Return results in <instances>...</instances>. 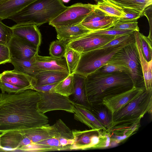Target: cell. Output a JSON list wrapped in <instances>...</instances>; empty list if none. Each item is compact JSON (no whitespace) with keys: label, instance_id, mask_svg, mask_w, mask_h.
Listing matches in <instances>:
<instances>
[{"label":"cell","instance_id":"6da1fadb","mask_svg":"<svg viewBox=\"0 0 152 152\" xmlns=\"http://www.w3.org/2000/svg\"><path fill=\"white\" fill-rule=\"evenodd\" d=\"M38 92L28 89L16 93H0V137L5 132L22 134L49 125L48 118L37 110Z\"/></svg>","mask_w":152,"mask_h":152},{"label":"cell","instance_id":"7a4b0ae2","mask_svg":"<svg viewBox=\"0 0 152 152\" xmlns=\"http://www.w3.org/2000/svg\"><path fill=\"white\" fill-rule=\"evenodd\" d=\"M133 86L129 75L126 72L104 73L96 71L86 77L85 95L90 106L102 103L104 98L124 92Z\"/></svg>","mask_w":152,"mask_h":152},{"label":"cell","instance_id":"3957f363","mask_svg":"<svg viewBox=\"0 0 152 152\" xmlns=\"http://www.w3.org/2000/svg\"><path fill=\"white\" fill-rule=\"evenodd\" d=\"M67 7L62 0H36L8 19L14 21L15 26H40L49 23Z\"/></svg>","mask_w":152,"mask_h":152},{"label":"cell","instance_id":"277c9868","mask_svg":"<svg viewBox=\"0 0 152 152\" xmlns=\"http://www.w3.org/2000/svg\"><path fill=\"white\" fill-rule=\"evenodd\" d=\"M152 112V91L147 92L145 90L136 98L112 115L110 129L120 123L141 120L147 113L151 115Z\"/></svg>","mask_w":152,"mask_h":152},{"label":"cell","instance_id":"5b68a950","mask_svg":"<svg viewBox=\"0 0 152 152\" xmlns=\"http://www.w3.org/2000/svg\"><path fill=\"white\" fill-rule=\"evenodd\" d=\"M128 44L122 45L111 48L94 49L81 53L74 73L86 77L108 63L117 52Z\"/></svg>","mask_w":152,"mask_h":152},{"label":"cell","instance_id":"8992f818","mask_svg":"<svg viewBox=\"0 0 152 152\" xmlns=\"http://www.w3.org/2000/svg\"><path fill=\"white\" fill-rule=\"evenodd\" d=\"M108 63L120 64L127 68L134 86L139 87V85L143 82L144 83L135 42L123 47L114 56Z\"/></svg>","mask_w":152,"mask_h":152},{"label":"cell","instance_id":"52a82bcc","mask_svg":"<svg viewBox=\"0 0 152 152\" xmlns=\"http://www.w3.org/2000/svg\"><path fill=\"white\" fill-rule=\"evenodd\" d=\"M74 142L72 150L101 149L110 147L109 132L101 129L72 130Z\"/></svg>","mask_w":152,"mask_h":152},{"label":"cell","instance_id":"ba28073f","mask_svg":"<svg viewBox=\"0 0 152 152\" xmlns=\"http://www.w3.org/2000/svg\"><path fill=\"white\" fill-rule=\"evenodd\" d=\"M58 130L53 137L34 144L36 152H44L70 150L74 143L72 130L61 119L54 124Z\"/></svg>","mask_w":152,"mask_h":152},{"label":"cell","instance_id":"9c48e42d","mask_svg":"<svg viewBox=\"0 0 152 152\" xmlns=\"http://www.w3.org/2000/svg\"><path fill=\"white\" fill-rule=\"evenodd\" d=\"M94 4L77 3L67 8L49 22L53 27L68 26L80 23L95 9Z\"/></svg>","mask_w":152,"mask_h":152},{"label":"cell","instance_id":"30bf717a","mask_svg":"<svg viewBox=\"0 0 152 152\" xmlns=\"http://www.w3.org/2000/svg\"><path fill=\"white\" fill-rule=\"evenodd\" d=\"M40 99L37 104L39 111L44 114L55 110H62L74 113V103L69 97L54 91L38 92Z\"/></svg>","mask_w":152,"mask_h":152},{"label":"cell","instance_id":"8fae6325","mask_svg":"<svg viewBox=\"0 0 152 152\" xmlns=\"http://www.w3.org/2000/svg\"><path fill=\"white\" fill-rule=\"evenodd\" d=\"M118 36L94 34L90 31L70 42L67 45L81 54L106 44Z\"/></svg>","mask_w":152,"mask_h":152},{"label":"cell","instance_id":"7c38bea8","mask_svg":"<svg viewBox=\"0 0 152 152\" xmlns=\"http://www.w3.org/2000/svg\"><path fill=\"white\" fill-rule=\"evenodd\" d=\"M11 58L25 60L38 54L39 48L26 40L13 35L7 44Z\"/></svg>","mask_w":152,"mask_h":152},{"label":"cell","instance_id":"4fadbf2b","mask_svg":"<svg viewBox=\"0 0 152 152\" xmlns=\"http://www.w3.org/2000/svg\"><path fill=\"white\" fill-rule=\"evenodd\" d=\"M145 90L143 87L133 86L131 89L111 97L104 98L102 103L112 115L141 94Z\"/></svg>","mask_w":152,"mask_h":152},{"label":"cell","instance_id":"5bb4252c","mask_svg":"<svg viewBox=\"0 0 152 152\" xmlns=\"http://www.w3.org/2000/svg\"><path fill=\"white\" fill-rule=\"evenodd\" d=\"M140 121L120 123L107 130L110 138V147L116 146L136 133L140 126Z\"/></svg>","mask_w":152,"mask_h":152},{"label":"cell","instance_id":"9a60e30c","mask_svg":"<svg viewBox=\"0 0 152 152\" xmlns=\"http://www.w3.org/2000/svg\"><path fill=\"white\" fill-rule=\"evenodd\" d=\"M34 64L38 70L66 72L69 73L65 58H58L51 56H45L36 54Z\"/></svg>","mask_w":152,"mask_h":152},{"label":"cell","instance_id":"2e32d148","mask_svg":"<svg viewBox=\"0 0 152 152\" xmlns=\"http://www.w3.org/2000/svg\"><path fill=\"white\" fill-rule=\"evenodd\" d=\"M10 27L13 35L23 38L39 48L42 36L37 25L28 24L18 26L14 25Z\"/></svg>","mask_w":152,"mask_h":152},{"label":"cell","instance_id":"e0dca14e","mask_svg":"<svg viewBox=\"0 0 152 152\" xmlns=\"http://www.w3.org/2000/svg\"><path fill=\"white\" fill-rule=\"evenodd\" d=\"M54 28L57 33L58 40L66 44L92 31L80 23L74 26H56Z\"/></svg>","mask_w":152,"mask_h":152},{"label":"cell","instance_id":"ac0fdd59","mask_svg":"<svg viewBox=\"0 0 152 152\" xmlns=\"http://www.w3.org/2000/svg\"><path fill=\"white\" fill-rule=\"evenodd\" d=\"M69 74V73L64 72L39 69L37 73L32 77V87L57 83Z\"/></svg>","mask_w":152,"mask_h":152},{"label":"cell","instance_id":"d6986e66","mask_svg":"<svg viewBox=\"0 0 152 152\" xmlns=\"http://www.w3.org/2000/svg\"><path fill=\"white\" fill-rule=\"evenodd\" d=\"M73 113L75 120L84 124L90 129L107 130L86 107L74 103Z\"/></svg>","mask_w":152,"mask_h":152},{"label":"cell","instance_id":"ffe728a7","mask_svg":"<svg viewBox=\"0 0 152 152\" xmlns=\"http://www.w3.org/2000/svg\"><path fill=\"white\" fill-rule=\"evenodd\" d=\"M139 31H134L135 44L138 52L146 91H152V59L147 61L144 57L141 49Z\"/></svg>","mask_w":152,"mask_h":152},{"label":"cell","instance_id":"44dd1931","mask_svg":"<svg viewBox=\"0 0 152 152\" xmlns=\"http://www.w3.org/2000/svg\"><path fill=\"white\" fill-rule=\"evenodd\" d=\"M0 81L24 88L31 89L32 77L25 74L12 70L4 71L0 74Z\"/></svg>","mask_w":152,"mask_h":152},{"label":"cell","instance_id":"7402d4cb","mask_svg":"<svg viewBox=\"0 0 152 152\" xmlns=\"http://www.w3.org/2000/svg\"><path fill=\"white\" fill-rule=\"evenodd\" d=\"M57 129L53 124L29 129L22 134L29 139L32 144H36L56 135Z\"/></svg>","mask_w":152,"mask_h":152},{"label":"cell","instance_id":"603a6c76","mask_svg":"<svg viewBox=\"0 0 152 152\" xmlns=\"http://www.w3.org/2000/svg\"><path fill=\"white\" fill-rule=\"evenodd\" d=\"M35 0H8L0 5V18H8Z\"/></svg>","mask_w":152,"mask_h":152},{"label":"cell","instance_id":"cb8c5ba5","mask_svg":"<svg viewBox=\"0 0 152 152\" xmlns=\"http://www.w3.org/2000/svg\"><path fill=\"white\" fill-rule=\"evenodd\" d=\"M74 88L71 101L74 104H79L89 109V106L86 97L85 83L86 77L74 73Z\"/></svg>","mask_w":152,"mask_h":152},{"label":"cell","instance_id":"d4e9b609","mask_svg":"<svg viewBox=\"0 0 152 152\" xmlns=\"http://www.w3.org/2000/svg\"><path fill=\"white\" fill-rule=\"evenodd\" d=\"M23 134L18 131L8 132L0 137L1 151H15L19 146Z\"/></svg>","mask_w":152,"mask_h":152},{"label":"cell","instance_id":"484cf974","mask_svg":"<svg viewBox=\"0 0 152 152\" xmlns=\"http://www.w3.org/2000/svg\"><path fill=\"white\" fill-rule=\"evenodd\" d=\"M96 119L107 130L111 128L112 115L107 107L102 103L92 104L88 109Z\"/></svg>","mask_w":152,"mask_h":152},{"label":"cell","instance_id":"4316f807","mask_svg":"<svg viewBox=\"0 0 152 152\" xmlns=\"http://www.w3.org/2000/svg\"><path fill=\"white\" fill-rule=\"evenodd\" d=\"M34 57L25 60H19L11 58L10 63L14 67L12 70L22 73L32 77H33L39 70L34 65Z\"/></svg>","mask_w":152,"mask_h":152},{"label":"cell","instance_id":"83f0119b","mask_svg":"<svg viewBox=\"0 0 152 152\" xmlns=\"http://www.w3.org/2000/svg\"><path fill=\"white\" fill-rule=\"evenodd\" d=\"M119 19V18L107 15L100 21L80 24L92 31L103 30L112 27L114 24L118 21Z\"/></svg>","mask_w":152,"mask_h":152},{"label":"cell","instance_id":"f1b7e54d","mask_svg":"<svg viewBox=\"0 0 152 152\" xmlns=\"http://www.w3.org/2000/svg\"><path fill=\"white\" fill-rule=\"evenodd\" d=\"M122 8H130L143 14L147 7L152 4V0H110Z\"/></svg>","mask_w":152,"mask_h":152},{"label":"cell","instance_id":"f546056e","mask_svg":"<svg viewBox=\"0 0 152 152\" xmlns=\"http://www.w3.org/2000/svg\"><path fill=\"white\" fill-rule=\"evenodd\" d=\"M95 8L102 10L107 15L118 17L122 18L124 13L122 8L119 7L110 0H104L101 2L94 4Z\"/></svg>","mask_w":152,"mask_h":152},{"label":"cell","instance_id":"4dcf8cb0","mask_svg":"<svg viewBox=\"0 0 152 152\" xmlns=\"http://www.w3.org/2000/svg\"><path fill=\"white\" fill-rule=\"evenodd\" d=\"M74 74H69L58 82L54 89V92L68 97L71 96L74 88Z\"/></svg>","mask_w":152,"mask_h":152},{"label":"cell","instance_id":"1f68e13d","mask_svg":"<svg viewBox=\"0 0 152 152\" xmlns=\"http://www.w3.org/2000/svg\"><path fill=\"white\" fill-rule=\"evenodd\" d=\"M80 56V53L67 46L64 57L66 60L69 74L74 73Z\"/></svg>","mask_w":152,"mask_h":152},{"label":"cell","instance_id":"d6a6232c","mask_svg":"<svg viewBox=\"0 0 152 152\" xmlns=\"http://www.w3.org/2000/svg\"><path fill=\"white\" fill-rule=\"evenodd\" d=\"M135 42V39L134 31L129 34L118 36L106 44L94 49L113 48L122 45L130 44Z\"/></svg>","mask_w":152,"mask_h":152},{"label":"cell","instance_id":"836d02e7","mask_svg":"<svg viewBox=\"0 0 152 152\" xmlns=\"http://www.w3.org/2000/svg\"><path fill=\"white\" fill-rule=\"evenodd\" d=\"M67 47V44L59 40L53 41L49 48V54L51 56L58 58L64 57Z\"/></svg>","mask_w":152,"mask_h":152},{"label":"cell","instance_id":"e575fe53","mask_svg":"<svg viewBox=\"0 0 152 152\" xmlns=\"http://www.w3.org/2000/svg\"><path fill=\"white\" fill-rule=\"evenodd\" d=\"M137 20L118 21L110 28L120 30H132L139 31Z\"/></svg>","mask_w":152,"mask_h":152},{"label":"cell","instance_id":"d590c367","mask_svg":"<svg viewBox=\"0 0 152 152\" xmlns=\"http://www.w3.org/2000/svg\"><path fill=\"white\" fill-rule=\"evenodd\" d=\"M141 49L146 60L149 61L152 59V41L139 32Z\"/></svg>","mask_w":152,"mask_h":152},{"label":"cell","instance_id":"8d00e7d4","mask_svg":"<svg viewBox=\"0 0 152 152\" xmlns=\"http://www.w3.org/2000/svg\"><path fill=\"white\" fill-rule=\"evenodd\" d=\"M0 18V44L7 45L13 35L12 31L10 27L4 24Z\"/></svg>","mask_w":152,"mask_h":152},{"label":"cell","instance_id":"74e56055","mask_svg":"<svg viewBox=\"0 0 152 152\" xmlns=\"http://www.w3.org/2000/svg\"><path fill=\"white\" fill-rule=\"evenodd\" d=\"M96 71L104 73L125 72L129 73L128 69L125 66L120 64L110 63L105 64Z\"/></svg>","mask_w":152,"mask_h":152},{"label":"cell","instance_id":"f35d334b","mask_svg":"<svg viewBox=\"0 0 152 152\" xmlns=\"http://www.w3.org/2000/svg\"><path fill=\"white\" fill-rule=\"evenodd\" d=\"M122 9L124 13V16L122 18H119L118 21L138 20L143 16L142 13L134 9L122 8Z\"/></svg>","mask_w":152,"mask_h":152},{"label":"cell","instance_id":"ab89813d","mask_svg":"<svg viewBox=\"0 0 152 152\" xmlns=\"http://www.w3.org/2000/svg\"><path fill=\"white\" fill-rule=\"evenodd\" d=\"M107 15L106 13L102 10L95 8L80 23H89L100 21Z\"/></svg>","mask_w":152,"mask_h":152},{"label":"cell","instance_id":"60d3db41","mask_svg":"<svg viewBox=\"0 0 152 152\" xmlns=\"http://www.w3.org/2000/svg\"><path fill=\"white\" fill-rule=\"evenodd\" d=\"M0 89L2 93H16L25 90L20 87L6 82L0 81Z\"/></svg>","mask_w":152,"mask_h":152},{"label":"cell","instance_id":"b9f144b4","mask_svg":"<svg viewBox=\"0 0 152 152\" xmlns=\"http://www.w3.org/2000/svg\"><path fill=\"white\" fill-rule=\"evenodd\" d=\"M11 57L7 45L0 44V65L11 63Z\"/></svg>","mask_w":152,"mask_h":152},{"label":"cell","instance_id":"7bdbcfd3","mask_svg":"<svg viewBox=\"0 0 152 152\" xmlns=\"http://www.w3.org/2000/svg\"><path fill=\"white\" fill-rule=\"evenodd\" d=\"M143 15L145 16L148 20L150 26L149 35L147 37L152 41V4L145 9L143 12Z\"/></svg>","mask_w":152,"mask_h":152},{"label":"cell","instance_id":"ee69618b","mask_svg":"<svg viewBox=\"0 0 152 152\" xmlns=\"http://www.w3.org/2000/svg\"><path fill=\"white\" fill-rule=\"evenodd\" d=\"M58 83L42 86H33L32 87V89L40 92L54 91V89Z\"/></svg>","mask_w":152,"mask_h":152},{"label":"cell","instance_id":"f6af8a7d","mask_svg":"<svg viewBox=\"0 0 152 152\" xmlns=\"http://www.w3.org/2000/svg\"><path fill=\"white\" fill-rule=\"evenodd\" d=\"M9 0H0V5Z\"/></svg>","mask_w":152,"mask_h":152},{"label":"cell","instance_id":"bcb514c9","mask_svg":"<svg viewBox=\"0 0 152 152\" xmlns=\"http://www.w3.org/2000/svg\"><path fill=\"white\" fill-rule=\"evenodd\" d=\"M96 3L97 4L103 1L104 0H94Z\"/></svg>","mask_w":152,"mask_h":152}]
</instances>
